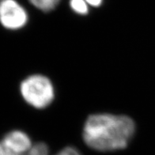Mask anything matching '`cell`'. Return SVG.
<instances>
[{
	"label": "cell",
	"instance_id": "52a82bcc",
	"mask_svg": "<svg viewBox=\"0 0 155 155\" xmlns=\"http://www.w3.org/2000/svg\"><path fill=\"white\" fill-rule=\"evenodd\" d=\"M25 155H48V147L45 143H37L31 147Z\"/></svg>",
	"mask_w": 155,
	"mask_h": 155
},
{
	"label": "cell",
	"instance_id": "8992f818",
	"mask_svg": "<svg viewBox=\"0 0 155 155\" xmlns=\"http://www.w3.org/2000/svg\"><path fill=\"white\" fill-rule=\"evenodd\" d=\"M70 4L77 14L86 15L88 13V6L85 0H71Z\"/></svg>",
	"mask_w": 155,
	"mask_h": 155
},
{
	"label": "cell",
	"instance_id": "6da1fadb",
	"mask_svg": "<svg viewBox=\"0 0 155 155\" xmlns=\"http://www.w3.org/2000/svg\"><path fill=\"white\" fill-rule=\"evenodd\" d=\"M135 130V123L128 116L92 115L84 126L83 139L86 145L96 150H118L127 146Z\"/></svg>",
	"mask_w": 155,
	"mask_h": 155
},
{
	"label": "cell",
	"instance_id": "5b68a950",
	"mask_svg": "<svg viewBox=\"0 0 155 155\" xmlns=\"http://www.w3.org/2000/svg\"><path fill=\"white\" fill-rule=\"evenodd\" d=\"M36 7L45 12H48L56 7L60 0H29Z\"/></svg>",
	"mask_w": 155,
	"mask_h": 155
},
{
	"label": "cell",
	"instance_id": "9c48e42d",
	"mask_svg": "<svg viewBox=\"0 0 155 155\" xmlns=\"http://www.w3.org/2000/svg\"><path fill=\"white\" fill-rule=\"evenodd\" d=\"M85 1L94 6H99L102 2V0H85Z\"/></svg>",
	"mask_w": 155,
	"mask_h": 155
},
{
	"label": "cell",
	"instance_id": "277c9868",
	"mask_svg": "<svg viewBox=\"0 0 155 155\" xmlns=\"http://www.w3.org/2000/svg\"><path fill=\"white\" fill-rule=\"evenodd\" d=\"M31 147V140L25 133L10 131L0 140V155H25Z\"/></svg>",
	"mask_w": 155,
	"mask_h": 155
},
{
	"label": "cell",
	"instance_id": "ba28073f",
	"mask_svg": "<svg viewBox=\"0 0 155 155\" xmlns=\"http://www.w3.org/2000/svg\"><path fill=\"white\" fill-rule=\"evenodd\" d=\"M55 155H81L74 147H66Z\"/></svg>",
	"mask_w": 155,
	"mask_h": 155
},
{
	"label": "cell",
	"instance_id": "3957f363",
	"mask_svg": "<svg viewBox=\"0 0 155 155\" xmlns=\"http://www.w3.org/2000/svg\"><path fill=\"white\" fill-rule=\"evenodd\" d=\"M26 11L15 0H0V23L6 29L16 30L27 23Z\"/></svg>",
	"mask_w": 155,
	"mask_h": 155
},
{
	"label": "cell",
	"instance_id": "7a4b0ae2",
	"mask_svg": "<svg viewBox=\"0 0 155 155\" xmlns=\"http://www.w3.org/2000/svg\"><path fill=\"white\" fill-rule=\"evenodd\" d=\"M21 94L25 101L37 108H46L54 99L51 81L43 75H32L21 84Z\"/></svg>",
	"mask_w": 155,
	"mask_h": 155
}]
</instances>
